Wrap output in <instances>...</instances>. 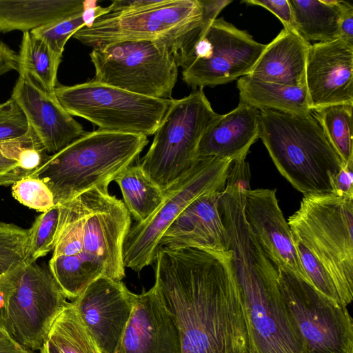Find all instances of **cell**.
<instances>
[{
    "mask_svg": "<svg viewBox=\"0 0 353 353\" xmlns=\"http://www.w3.org/2000/svg\"><path fill=\"white\" fill-rule=\"evenodd\" d=\"M265 46L223 18L216 19L182 68L183 81L195 90L236 80L250 72Z\"/></svg>",
    "mask_w": 353,
    "mask_h": 353,
    "instance_id": "5bb4252c",
    "label": "cell"
},
{
    "mask_svg": "<svg viewBox=\"0 0 353 353\" xmlns=\"http://www.w3.org/2000/svg\"><path fill=\"white\" fill-rule=\"evenodd\" d=\"M136 298L122 281L103 276L71 303L100 350L117 353Z\"/></svg>",
    "mask_w": 353,
    "mask_h": 353,
    "instance_id": "9a60e30c",
    "label": "cell"
},
{
    "mask_svg": "<svg viewBox=\"0 0 353 353\" xmlns=\"http://www.w3.org/2000/svg\"><path fill=\"white\" fill-rule=\"evenodd\" d=\"M230 251L159 247L154 287L179 329L182 353H248Z\"/></svg>",
    "mask_w": 353,
    "mask_h": 353,
    "instance_id": "6da1fadb",
    "label": "cell"
},
{
    "mask_svg": "<svg viewBox=\"0 0 353 353\" xmlns=\"http://www.w3.org/2000/svg\"><path fill=\"white\" fill-rule=\"evenodd\" d=\"M282 298L306 353H353V320L345 306L277 268Z\"/></svg>",
    "mask_w": 353,
    "mask_h": 353,
    "instance_id": "8fae6325",
    "label": "cell"
},
{
    "mask_svg": "<svg viewBox=\"0 0 353 353\" xmlns=\"http://www.w3.org/2000/svg\"><path fill=\"white\" fill-rule=\"evenodd\" d=\"M310 45L294 30L283 28L266 45L247 75L267 82L305 86V65Z\"/></svg>",
    "mask_w": 353,
    "mask_h": 353,
    "instance_id": "7402d4cb",
    "label": "cell"
},
{
    "mask_svg": "<svg viewBox=\"0 0 353 353\" xmlns=\"http://www.w3.org/2000/svg\"><path fill=\"white\" fill-rule=\"evenodd\" d=\"M94 80L138 94L172 99L178 63L165 44L130 41L92 48Z\"/></svg>",
    "mask_w": 353,
    "mask_h": 353,
    "instance_id": "30bf717a",
    "label": "cell"
},
{
    "mask_svg": "<svg viewBox=\"0 0 353 353\" xmlns=\"http://www.w3.org/2000/svg\"><path fill=\"white\" fill-rule=\"evenodd\" d=\"M242 2L265 8L279 19L285 29L294 30L293 14L289 0H244Z\"/></svg>",
    "mask_w": 353,
    "mask_h": 353,
    "instance_id": "8d00e7d4",
    "label": "cell"
},
{
    "mask_svg": "<svg viewBox=\"0 0 353 353\" xmlns=\"http://www.w3.org/2000/svg\"><path fill=\"white\" fill-rule=\"evenodd\" d=\"M17 70V53L0 41V76Z\"/></svg>",
    "mask_w": 353,
    "mask_h": 353,
    "instance_id": "b9f144b4",
    "label": "cell"
},
{
    "mask_svg": "<svg viewBox=\"0 0 353 353\" xmlns=\"http://www.w3.org/2000/svg\"><path fill=\"white\" fill-rule=\"evenodd\" d=\"M19 267L0 278V329L4 331L8 300Z\"/></svg>",
    "mask_w": 353,
    "mask_h": 353,
    "instance_id": "ab89813d",
    "label": "cell"
},
{
    "mask_svg": "<svg viewBox=\"0 0 353 353\" xmlns=\"http://www.w3.org/2000/svg\"><path fill=\"white\" fill-rule=\"evenodd\" d=\"M1 278V277H0Z\"/></svg>",
    "mask_w": 353,
    "mask_h": 353,
    "instance_id": "bcb514c9",
    "label": "cell"
},
{
    "mask_svg": "<svg viewBox=\"0 0 353 353\" xmlns=\"http://www.w3.org/2000/svg\"><path fill=\"white\" fill-rule=\"evenodd\" d=\"M259 114L260 110L241 101L231 112L221 114L201 137L196 159L214 157L232 161L245 159L259 138Z\"/></svg>",
    "mask_w": 353,
    "mask_h": 353,
    "instance_id": "44dd1931",
    "label": "cell"
},
{
    "mask_svg": "<svg viewBox=\"0 0 353 353\" xmlns=\"http://www.w3.org/2000/svg\"><path fill=\"white\" fill-rule=\"evenodd\" d=\"M40 352L41 353H61L59 349L48 340L43 344Z\"/></svg>",
    "mask_w": 353,
    "mask_h": 353,
    "instance_id": "f6af8a7d",
    "label": "cell"
},
{
    "mask_svg": "<svg viewBox=\"0 0 353 353\" xmlns=\"http://www.w3.org/2000/svg\"><path fill=\"white\" fill-rule=\"evenodd\" d=\"M117 353H182L177 323L154 286L137 294Z\"/></svg>",
    "mask_w": 353,
    "mask_h": 353,
    "instance_id": "d6986e66",
    "label": "cell"
},
{
    "mask_svg": "<svg viewBox=\"0 0 353 353\" xmlns=\"http://www.w3.org/2000/svg\"><path fill=\"white\" fill-rule=\"evenodd\" d=\"M54 93L71 116L83 118L99 130L154 134L173 99L149 97L94 79L73 85L58 83Z\"/></svg>",
    "mask_w": 353,
    "mask_h": 353,
    "instance_id": "ba28073f",
    "label": "cell"
},
{
    "mask_svg": "<svg viewBox=\"0 0 353 353\" xmlns=\"http://www.w3.org/2000/svg\"><path fill=\"white\" fill-rule=\"evenodd\" d=\"M259 138L279 173L303 195L334 193L342 161L312 113L260 110Z\"/></svg>",
    "mask_w": 353,
    "mask_h": 353,
    "instance_id": "277c9868",
    "label": "cell"
},
{
    "mask_svg": "<svg viewBox=\"0 0 353 353\" xmlns=\"http://www.w3.org/2000/svg\"><path fill=\"white\" fill-rule=\"evenodd\" d=\"M221 193L209 192L193 200L165 231L159 248L228 251V236L219 211Z\"/></svg>",
    "mask_w": 353,
    "mask_h": 353,
    "instance_id": "ffe728a7",
    "label": "cell"
},
{
    "mask_svg": "<svg viewBox=\"0 0 353 353\" xmlns=\"http://www.w3.org/2000/svg\"><path fill=\"white\" fill-rule=\"evenodd\" d=\"M340 4L339 39L353 48V6L344 1H341Z\"/></svg>",
    "mask_w": 353,
    "mask_h": 353,
    "instance_id": "f35d334b",
    "label": "cell"
},
{
    "mask_svg": "<svg viewBox=\"0 0 353 353\" xmlns=\"http://www.w3.org/2000/svg\"><path fill=\"white\" fill-rule=\"evenodd\" d=\"M29 129L25 114L13 99L0 103V141L22 137Z\"/></svg>",
    "mask_w": 353,
    "mask_h": 353,
    "instance_id": "d590c367",
    "label": "cell"
},
{
    "mask_svg": "<svg viewBox=\"0 0 353 353\" xmlns=\"http://www.w3.org/2000/svg\"><path fill=\"white\" fill-rule=\"evenodd\" d=\"M148 137L103 130L86 132L58 152L48 155L29 176L43 181L54 205L110 183L132 165L148 143Z\"/></svg>",
    "mask_w": 353,
    "mask_h": 353,
    "instance_id": "5b68a950",
    "label": "cell"
},
{
    "mask_svg": "<svg viewBox=\"0 0 353 353\" xmlns=\"http://www.w3.org/2000/svg\"><path fill=\"white\" fill-rule=\"evenodd\" d=\"M30 233V228L0 223V277L26 261Z\"/></svg>",
    "mask_w": 353,
    "mask_h": 353,
    "instance_id": "f546056e",
    "label": "cell"
},
{
    "mask_svg": "<svg viewBox=\"0 0 353 353\" xmlns=\"http://www.w3.org/2000/svg\"><path fill=\"white\" fill-rule=\"evenodd\" d=\"M39 145L42 144L30 125L23 137L0 141V185H12L30 174L19 165V155L25 148Z\"/></svg>",
    "mask_w": 353,
    "mask_h": 353,
    "instance_id": "4dcf8cb0",
    "label": "cell"
},
{
    "mask_svg": "<svg viewBox=\"0 0 353 353\" xmlns=\"http://www.w3.org/2000/svg\"><path fill=\"white\" fill-rule=\"evenodd\" d=\"M225 230L245 317L248 353H306L282 298L277 268L245 220L234 221Z\"/></svg>",
    "mask_w": 353,
    "mask_h": 353,
    "instance_id": "7a4b0ae2",
    "label": "cell"
},
{
    "mask_svg": "<svg viewBox=\"0 0 353 353\" xmlns=\"http://www.w3.org/2000/svg\"><path fill=\"white\" fill-rule=\"evenodd\" d=\"M220 116L203 88L173 99L139 166L164 191L192 168L201 137Z\"/></svg>",
    "mask_w": 353,
    "mask_h": 353,
    "instance_id": "52a82bcc",
    "label": "cell"
},
{
    "mask_svg": "<svg viewBox=\"0 0 353 353\" xmlns=\"http://www.w3.org/2000/svg\"><path fill=\"white\" fill-rule=\"evenodd\" d=\"M74 199L83 260L102 276L122 281L123 246L131 225L129 211L121 200L110 194L107 186L92 188Z\"/></svg>",
    "mask_w": 353,
    "mask_h": 353,
    "instance_id": "7c38bea8",
    "label": "cell"
},
{
    "mask_svg": "<svg viewBox=\"0 0 353 353\" xmlns=\"http://www.w3.org/2000/svg\"><path fill=\"white\" fill-rule=\"evenodd\" d=\"M11 98L20 106L46 152L54 154L85 132L59 103L28 74L19 72Z\"/></svg>",
    "mask_w": 353,
    "mask_h": 353,
    "instance_id": "e0dca14e",
    "label": "cell"
},
{
    "mask_svg": "<svg viewBox=\"0 0 353 353\" xmlns=\"http://www.w3.org/2000/svg\"><path fill=\"white\" fill-rule=\"evenodd\" d=\"M0 353H34L26 347L8 332L0 329Z\"/></svg>",
    "mask_w": 353,
    "mask_h": 353,
    "instance_id": "ee69618b",
    "label": "cell"
},
{
    "mask_svg": "<svg viewBox=\"0 0 353 353\" xmlns=\"http://www.w3.org/2000/svg\"><path fill=\"white\" fill-rule=\"evenodd\" d=\"M232 161L214 157L197 158L182 177L164 190L159 208L145 221L130 227L123 246L125 268L140 272L152 264L165 231L195 199L209 192H222Z\"/></svg>",
    "mask_w": 353,
    "mask_h": 353,
    "instance_id": "9c48e42d",
    "label": "cell"
},
{
    "mask_svg": "<svg viewBox=\"0 0 353 353\" xmlns=\"http://www.w3.org/2000/svg\"><path fill=\"white\" fill-rule=\"evenodd\" d=\"M240 101L259 110L290 114L312 113L306 87L267 82L248 75L237 79Z\"/></svg>",
    "mask_w": 353,
    "mask_h": 353,
    "instance_id": "cb8c5ba5",
    "label": "cell"
},
{
    "mask_svg": "<svg viewBox=\"0 0 353 353\" xmlns=\"http://www.w3.org/2000/svg\"><path fill=\"white\" fill-rule=\"evenodd\" d=\"M293 241L308 283L324 296L341 304L334 284L321 263L301 242L294 238Z\"/></svg>",
    "mask_w": 353,
    "mask_h": 353,
    "instance_id": "e575fe53",
    "label": "cell"
},
{
    "mask_svg": "<svg viewBox=\"0 0 353 353\" xmlns=\"http://www.w3.org/2000/svg\"><path fill=\"white\" fill-rule=\"evenodd\" d=\"M59 214V205L57 204L36 218L30 228L29 251L26 259L28 263L35 262L53 250Z\"/></svg>",
    "mask_w": 353,
    "mask_h": 353,
    "instance_id": "1f68e13d",
    "label": "cell"
},
{
    "mask_svg": "<svg viewBox=\"0 0 353 353\" xmlns=\"http://www.w3.org/2000/svg\"><path fill=\"white\" fill-rule=\"evenodd\" d=\"M352 110L353 104H336L312 111L343 165L353 161Z\"/></svg>",
    "mask_w": 353,
    "mask_h": 353,
    "instance_id": "83f0119b",
    "label": "cell"
},
{
    "mask_svg": "<svg viewBox=\"0 0 353 353\" xmlns=\"http://www.w3.org/2000/svg\"><path fill=\"white\" fill-rule=\"evenodd\" d=\"M305 87L311 110L353 104V48L341 39L310 44Z\"/></svg>",
    "mask_w": 353,
    "mask_h": 353,
    "instance_id": "2e32d148",
    "label": "cell"
},
{
    "mask_svg": "<svg viewBox=\"0 0 353 353\" xmlns=\"http://www.w3.org/2000/svg\"><path fill=\"white\" fill-rule=\"evenodd\" d=\"M23 33L17 54L18 72H26L47 91L54 92L62 58L30 32Z\"/></svg>",
    "mask_w": 353,
    "mask_h": 353,
    "instance_id": "4316f807",
    "label": "cell"
},
{
    "mask_svg": "<svg viewBox=\"0 0 353 353\" xmlns=\"http://www.w3.org/2000/svg\"><path fill=\"white\" fill-rule=\"evenodd\" d=\"M341 1L289 0L294 30L306 41L330 42L339 39Z\"/></svg>",
    "mask_w": 353,
    "mask_h": 353,
    "instance_id": "d4e9b609",
    "label": "cell"
},
{
    "mask_svg": "<svg viewBox=\"0 0 353 353\" xmlns=\"http://www.w3.org/2000/svg\"><path fill=\"white\" fill-rule=\"evenodd\" d=\"M230 0H158L138 10L110 12L77 30L73 37L94 48L130 41L167 46L183 68L194 46Z\"/></svg>",
    "mask_w": 353,
    "mask_h": 353,
    "instance_id": "3957f363",
    "label": "cell"
},
{
    "mask_svg": "<svg viewBox=\"0 0 353 353\" xmlns=\"http://www.w3.org/2000/svg\"><path fill=\"white\" fill-rule=\"evenodd\" d=\"M114 181L120 188L125 206L137 222L147 220L164 200V191L145 174L139 164L128 166Z\"/></svg>",
    "mask_w": 353,
    "mask_h": 353,
    "instance_id": "484cf974",
    "label": "cell"
},
{
    "mask_svg": "<svg viewBox=\"0 0 353 353\" xmlns=\"http://www.w3.org/2000/svg\"><path fill=\"white\" fill-rule=\"evenodd\" d=\"M288 223L293 238L321 263L341 304L347 306L353 299V198L334 193L304 195Z\"/></svg>",
    "mask_w": 353,
    "mask_h": 353,
    "instance_id": "8992f818",
    "label": "cell"
},
{
    "mask_svg": "<svg viewBox=\"0 0 353 353\" xmlns=\"http://www.w3.org/2000/svg\"><path fill=\"white\" fill-rule=\"evenodd\" d=\"M250 181V170L245 159L232 161L225 185H236L246 192L251 189Z\"/></svg>",
    "mask_w": 353,
    "mask_h": 353,
    "instance_id": "74e56055",
    "label": "cell"
},
{
    "mask_svg": "<svg viewBox=\"0 0 353 353\" xmlns=\"http://www.w3.org/2000/svg\"><path fill=\"white\" fill-rule=\"evenodd\" d=\"M244 194L245 219L265 254L277 268L308 282L290 228L279 207L276 190L250 189Z\"/></svg>",
    "mask_w": 353,
    "mask_h": 353,
    "instance_id": "ac0fdd59",
    "label": "cell"
},
{
    "mask_svg": "<svg viewBox=\"0 0 353 353\" xmlns=\"http://www.w3.org/2000/svg\"><path fill=\"white\" fill-rule=\"evenodd\" d=\"M86 1L0 0V32H30L81 14Z\"/></svg>",
    "mask_w": 353,
    "mask_h": 353,
    "instance_id": "603a6c76",
    "label": "cell"
},
{
    "mask_svg": "<svg viewBox=\"0 0 353 353\" xmlns=\"http://www.w3.org/2000/svg\"><path fill=\"white\" fill-rule=\"evenodd\" d=\"M158 0H116L108 7L110 12L138 10L155 3Z\"/></svg>",
    "mask_w": 353,
    "mask_h": 353,
    "instance_id": "7bdbcfd3",
    "label": "cell"
},
{
    "mask_svg": "<svg viewBox=\"0 0 353 353\" xmlns=\"http://www.w3.org/2000/svg\"><path fill=\"white\" fill-rule=\"evenodd\" d=\"M85 25L86 22L82 12L65 19L46 24L30 32L43 41L56 55L62 58L68 39Z\"/></svg>",
    "mask_w": 353,
    "mask_h": 353,
    "instance_id": "d6a6232c",
    "label": "cell"
},
{
    "mask_svg": "<svg viewBox=\"0 0 353 353\" xmlns=\"http://www.w3.org/2000/svg\"><path fill=\"white\" fill-rule=\"evenodd\" d=\"M13 197L23 205L44 212L54 205L53 195L41 179L28 176L12 185Z\"/></svg>",
    "mask_w": 353,
    "mask_h": 353,
    "instance_id": "836d02e7",
    "label": "cell"
},
{
    "mask_svg": "<svg viewBox=\"0 0 353 353\" xmlns=\"http://www.w3.org/2000/svg\"><path fill=\"white\" fill-rule=\"evenodd\" d=\"M49 267L23 263L12 289L5 331L26 347L40 350L60 312L68 304Z\"/></svg>",
    "mask_w": 353,
    "mask_h": 353,
    "instance_id": "4fadbf2b",
    "label": "cell"
},
{
    "mask_svg": "<svg viewBox=\"0 0 353 353\" xmlns=\"http://www.w3.org/2000/svg\"><path fill=\"white\" fill-rule=\"evenodd\" d=\"M353 161L342 165L335 179L334 194L353 198Z\"/></svg>",
    "mask_w": 353,
    "mask_h": 353,
    "instance_id": "60d3db41",
    "label": "cell"
},
{
    "mask_svg": "<svg viewBox=\"0 0 353 353\" xmlns=\"http://www.w3.org/2000/svg\"><path fill=\"white\" fill-rule=\"evenodd\" d=\"M61 353H103L72 304H68L54 320L48 336Z\"/></svg>",
    "mask_w": 353,
    "mask_h": 353,
    "instance_id": "f1b7e54d",
    "label": "cell"
}]
</instances>
